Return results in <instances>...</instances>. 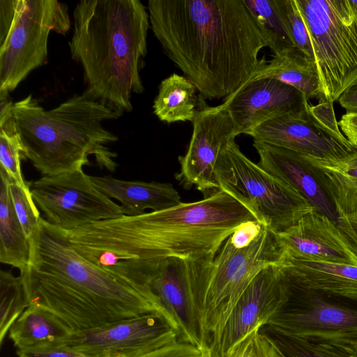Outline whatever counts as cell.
Here are the masks:
<instances>
[{
  "instance_id": "2e32d148",
  "label": "cell",
  "mask_w": 357,
  "mask_h": 357,
  "mask_svg": "<svg viewBox=\"0 0 357 357\" xmlns=\"http://www.w3.org/2000/svg\"><path fill=\"white\" fill-rule=\"evenodd\" d=\"M192 134L176 178L186 188L192 186L206 196L220 189L215 168L218 160L236 137L234 121L223 103L197 110Z\"/></svg>"
},
{
  "instance_id": "4dcf8cb0",
  "label": "cell",
  "mask_w": 357,
  "mask_h": 357,
  "mask_svg": "<svg viewBox=\"0 0 357 357\" xmlns=\"http://www.w3.org/2000/svg\"><path fill=\"white\" fill-rule=\"evenodd\" d=\"M274 3L294 46L314 60L308 31L296 0H274Z\"/></svg>"
},
{
  "instance_id": "3957f363",
  "label": "cell",
  "mask_w": 357,
  "mask_h": 357,
  "mask_svg": "<svg viewBox=\"0 0 357 357\" xmlns=\"http://www.w3.org/2000/svg\"><path fill=\"white\" fill-rule=\"evenodd\" d=\"M30 245L29 263L20 275L29 305L53 314L72 333L150 313L167 321L149 285L86 259L72 248L65 230L43 218Z\"/></svg>"
},
{
  "instance_id": "d6a6232c",
  "label": "cell",
  "mask_w": 357,
  "mask_h": 357,
  "mask_svg": "<svg viewBox=\"0 0 357 357\" xmlns=\"http://www.w3.org/2000/svg\"><path fill=\"white\" fill-rule=\"evenodd\" d=\"M223 357L281 356L258 329L236 344Z\"/></svg>"
},
{
  "instance_id": "7c38bea8",
  "label": "cell",
  "mask_w": 357,
  "mask_h": 357,
  "mask_svg": "<svg viewBox=\"0 0 357 357\" xmlns=\"http://www.w3.org/2000/svg\"><path fill=\"white\" fill-rule=\"evenodd\" d=\"M30 190L45 220L63 230L124 215L121 206L98 190L83 169L43 176L30 183Z\"/></svg>"
},
{
  "instance_id": "8fae6325",
  "label": "cell",
  "mask_w": 357,
  "mask_h": 357,
  "mask_svg": "<svg viewBox=\"0 0 357 357\" xmlns=\"http://www.w3.org/2000/svg\"><path fill=\"white\" fill-rule=\"evenodd\" d=\"M333 103L310 104L303 109L268 120L250 134L254 141L297 153L319 162L342 160L357 151L340 132Z\"/></svg>"
},
{
  "instance_id": "7a4b0ae2",
  "label": "cell",
  "mask_w": 357,
  "mask_h": 357,
  "mask_svg": "<svg viewBox=\"0 0 357 357\" xmlns=\"http://www.w3.org/2000/svg\"><path fill=\"white\" fill-rule=\"evenodd\" d=\"M147 9L165 53L206 98L236 90L268 47L244 0H149Z\"/></svg>"
},
{
  "instance_id": "44dd1931",
  "label": "cell",
  "mask_w": 357,
  "mask_h": 357,
  "mask_svg": "<svg viewBox=\"0 0 357 357\" xmlns=\"http://www.w3.org/2000/svg\"><path fill=\"white\" fill-rule=\"evenodd\" d=\"M261 78H273L292 86L307 101L321 100V85L316 62L295 47L273 56L268 61L260 59L257 68L244 82Z\"/></svg>"
},
{
  "instance_id": "ac0fdd59",
  "label": "cell",
  "mask_w": 357,
  "mask_h": 357,
  "mask_svg": "<svg viewBox=\"0 0 357 357\" xmlns=\"http://www.w3.org/2000/svg\"><path fill=\"white\" fill-rule=\"evenodd\" d=\"M278 235L286 257L357 266V248L338 226L315 209Z\"/></svg>"
},
{
  "instance_id": "8992f818",
  "label": "cell",
  "mask_w": 357,
  "mask_h": 357,
  "mask_svg": "<svg viewBox=\"0 0 357 357\" xmlns=\"http://www.w3.org/2000/svg\"><path fill=\"white\" fill-rule=\"evenodd\" d=\"M285 258L278 234L257 220L242 224L228 237L211 262L198 307L206 347L257 274Z\"/></svg>"
},
{
  "instance_id": "52a82bcc",
  "label": "cell",
  "mask_w": 357,
  "mask_h": 357,
  "mask_svg": "<svg viewBox=\"0 0 357 357\" xmlns=\"http://www.w3.org/2000/svg\"><path fill=\"white\" fill-rule=\"evenodd\" d=\"M68 6L56 0L0 1V91H13L45 64L50 31L65 34Z\"/></svg>"
},
{
  "instance_id": "603a6c76",
  "label": "cell",
  "mask_w": 357,
  "mask_h": 357,
  "mask_svg": "<svg viewBox=\"0 0 357 357\" xmlns=\"http://www.w3.org/2000/svg\"><path fill=\"white\" fill-rule=\"evenodd\" d=\"M0 261L22 273L29 263L30 240L15 212L9 192V178L0 169Z\"/></svg>"
},
{
  "instance_id": "e575fe53",
  "label": "cell",
  "mask_w": 357,
  "mask_h": 357,
  "mask_svg": "<svg viewBox=\"0 0 357 357\" xmlns=\"http://www.w3.org/2000/svg\"><path fill=\"white\" fill-rule=\"evenodd\" d=\"M17 354L18 357H86L61 342L17 349Z\"/></svg>"
},
{
  "instance_id": "1f68e13d",
  "label": "cell",
  "mask_w": 357,
  "mask_h": 357,
  "mask_svg": "<svg viewBox=\"0 0 357 357\" xmlns=\"http://www.w3.org/2000/svg\"><path fill=\"white\" fill-rule=\"evenodd\" d=\"M9 181L10 196L15 212L26 236L30 240L39 225L41 218L40 213L33 199L30 188L24 189L10 178Z\"/></svg>"
},
{
  "instance_id": "4fadbf2b",
  "label": "cell",
  "mask_w": 357,
  "mask_h": 357,
  "mask_svg": "<svg viewBox=\"0 0 357 357\" xmlns=\"http://www.w3.org/2000/svg\"><path fill=\"white\" fill-rule=\"evenodd\" d=\"M214 257L168 258L154 269L150 286L178 340L207 347L197 313L203 286Z\"/></svg>"
},
{
  "instance_id": "836d02e7",
  "label": "cell",
  "mask_w": 357,
  "mask_h": 357,
  "mask_svg": "<svg viewBox=\"0 0 357 357\" xmlns=\"http://www.w3.org/2000/svg\"><path fill=\"white\" fill-rule=\"evenodd\" d=\"M208 355L207 347L201 348L176 340L137 357H207Z\"/></svg>"
},
{
  "instance_id": "9c48e42d",
  "label": "cell",
  "mask_w": 357,
  "mask_h": 357,
  "mask_svg": "<svg viewBox=\"0 0 357 357\" xmlns=\"http://www.w3.org/2000/svg\"><path fill=\"white\" fill-rule=\"evenodd\" d=\"M220 188L244 204L257 220L276 234L294 226L314 208L287 182L246 157L233 141L215 168Z\"/></svg>"
},
{
  "instance_id": "d590c367",
  "label": "cell",
  "mask_w": 357,
  "mask_h": 357,
  "mask_svg": "<svg viewBox=\"0 0 357 357\" xmlns=\"http://www.w3.org/2000/svg\"><path fill=\"white\" fill-rule=\"evenodd\" d=\"M340 229L357 248V208L340 218Z\"/></svg>"
},
{
  "instance_id": "f546056e",
  "label": "cell",
  "mask_w": 357,
  "mask_h": 357,
  "mask_svg": "<svg viewBox=\"0 0 357 357\" xmlns=\"http://www.w3.org/2000/svg\"><path fill=\"white\" fill-rule=\"evenodd\" d=\"M0 344L29 303L20 276L0 271Z\"/></svg>"
},
{
  "instance_id": "9a60e30c",
  "label": "cell",
  "mask_w": 357,
  "mask_h": 357,
  "mask_svg": "<svg viewBox=\"0 0 357 357\" xmlns=\"http://www.w3.org/2000/svg\"><path fill=\"white\" fill-rule=\"evenodd\" d=\"M282 264L262 269L243 291L221 328L208 343L211 357H223L253 331L268 324L285 298Z\"/></svg>"
},
{
  "instance_id": "5b68a950",
  "label": "cell",
  "mask_w": 357,
  "mask_h": 357,
  "mask_svg": "<svg viewBox=\"0 0 357 357\" xmlns=\"http://www.w3.org/2000/svg\"><path fill=\"white\" fill-rule=\"evenodd\" d=\"M13 114L24 156L43 176L83 169L89 155L100 168L114 172L119 138L103 126L123 114L85 91L47 110L32 95L14 102Z\"/></svg>"
},
{
  "instance_id": "f35d334b",
  "label": "cell",
  "mask_w": 357,
  "mask_h": 357,
  "mask_svg": "<svg viewBox=\"0 0 357 357\" xmlns=\"http://www.w3.org/2000/svg\"><path fill=\"white\" fill-rule=\"evenodd\" d=\"M207 357H211V356H210V355H209V354H208V356H207Z\"/></svg>"
},
{
  "instance_id": "7402d4cb",
  "label": "cell",
  "mask_w": 357,
  "mask_h": 357,
  "mask_svg": "<svg viewBox=\"0 0 357 357\" xmlns=\"http://www.w3.org/2000/svg\"><path fill=\"white\" fill-rule=\"evenodd\" d=\"M289 280L328 293L357 297V266L286 257L281 266Z\"/></svg>"
},
{
  "instance_id": "277c9868",
  "label": "cell",
  "mask_w": 357,
  "mask_h": 357,
  "mask_svg": "<svg viewBox=\"0 0 357 357\" xmlns=\"http://www.w3.org/2000/svg\"><path fill=\"white\" fill-rule=\"evenodd\" d=\"M149 27L139 0H82L74 8L68 46L83 70L85 91L122 114L132 110V93L144 90L140 72Z\"/></svg>"
},
{
  "instance_id": "8d00e7d4",
  "label": "cell",
  "mask_w": 357,
  "mask_h": 357,
  "mask_svg": "<svg viewBox=\"0 0 357 357\" xmlns=\"http://www.w3.org/2000/svg\"><path fill=\"white\" fill-rule=\"evenodd\" d=\"M339 126L349 143L357 148V114H345Z\"/></svg>"
},
{
  "instance_id": "d4e9b609",
  "label": "cell",
  "mask_w": 357,
  "mask_h": 357,
  "mask_svg": "<svg viewBox=\"0 0 357 357\" xmlns=\"http://www.w3.org/2000/svg\"><path fill=\"white\" fill-rule=\"evenodd\" d=\"M8 333L17 349L60 343L72 334L53 314L31 305L14 322Z\"/></svg>"
},
{
  "instance_id": "30bf717a",
  "label": "cell",
  "mask_w": 357,
  "mask_h": 357,
  "mask_svg": "<svg viewBox=\"0 0 357 357\" xmlns=\"http://www.w3.org/2000/svg\"><path fill=\"white\" fill-rule=\"evenodd\" d=\"M283 276L285 298L267 324L357 354V297L315 289Z\"/></svg>"
},
{
  "instance_id": "f1b7e54d",
  "label": "cell",
  "mask_w": 357,
  "mask_h": 357,
  "mask_svg": "<svg viewBox=\"0 0 357 357\" xmlns=\"http://www.w3.org/2000/svg\"><path fill=\"white\" fill-rule=\"evenodd\" d=\"M257 24L266 36L273 56L294 47L277 12L274 0H244Z\"/></svg>"
},
{
  "instance_id": "d6986e66",
  "label": "cell",
  "mask_w": 357,
  "mask_h": 357,
  "mask_svg": "<svg viewBox=\"0 0 357 357\" xmlns=\"http://www.w3.org/2000/svg\"><path fill=\"white\" fill-rule=\"evenodd\" d=\"M253 146L263 169L294 187L315 210L340 228L334 204L307 158L262 142L254 141Z\"/></svg>"
},
{
  "instance_id": "5bb4252c",
  "label": "cell",
  "mask_w": 357,
  "mask_h": 357,
  "mask_svg": "<svg viewBox=\"0 0 357 357\" xmlns=\"http://www.w3.org/2000/svg\"><path fill=\"white\" fill-rule=\"evenodd\" d=\"M176 340L167 321L150 313L73 333L61 343L86 357H137Z\"/></svg>"
},
{
  "instance_id": "e0dca14e",
  "label": "cell",
  "mask_w": 357,
  "mask_h": 357,
  "mask_svg": "<svg viewBox=\"0 0 357 357\" xmlns=\"http://www.w3.org/2000/svg\"><path fill=\"white\" fill-rule=\"evenodd\" d=\"M223 104L234 121L236 136L249 135L262 123L299 112L309 105L298 89L273 78L243 82Z\"/></svg>"
},
{
  "instance_id": "6da1fadb",
  "label": "cell",
  "mask_w": 357,
  "mask_h": 357,
  "mask_svg": "<svg viewBox=\"0 0 357 357\" xmlns=\"http://www.w3.org/2000/svg\"><path fill=\"white\" fill-rule=\"evenodd\" d=\"M252 220H257L250 208L220 188L199 201L123 215L66 233L74 250L86 259L150 286L152 273L162 261L215 257L228 237Z\"/></svg>"
},
{
  "instance_id": "74e56055",
  "label": "cell",
  "mask_w": 357,
  "mask_h": 357,
  "mask_svg": "<svg viewBox=\"0 0 357 357\" xmlns=\"http://www.w3.org/2000/svg\"><path fill=\"white\" fill-rule=\"evenodd\" d=\"M338 100L346 114H357V81L342 93Z\"/></svg>"
},
{
  "instance_id": "83f0119b",
  "label": "cell",
  "mask_w": 357,
  "mask_h": 357,
  "mask_svg": "<svg viewBox=\"0 0 357 357\" xmlns=\"http://www.w3.org/2000/svg\"><path fill=\"white\" fill-rule=\"evenodd\" d=\"M259 332L281 357H357L337 346L291 335L266 324Z\"/></svg>"
},
{
  "instance_id": "ba28073f",
  "label": "cell",
  "mask_w": 357,
  "mask_h": 357,
  "mask_svg": "<svg viewBox=\"0 0 357 357\" xmlns=\"http://www.w3.org/2000/svg\"><path fill=\"white\" fill-rule=\"evenodd\" d=\"M296 1L320 77L319 101L333 102L357 81V1Z\"/></svg>"
},
{
  "instance_id": "cb8c5ba5",
  "label": "cell",
  "mask_w": 357,
  "mask_h": 357,
  "mask_svg": "<svg viewBox=\"0 0 357 357\" xmlns=\"http://www.w3.org/2000/svg\"><path fill=\"white\" fill-rule=\"evenodd\" d=\"M307 159L330 195L339 218L356 208L357 151L340 161Z\"/></svg>"
},
{
  "instance_id": "4316f807",
  "label": "cell",
  "mask_w": 357,
  "mask_h": 357,
  "mask_svg": "<svg viewBox=\"0 0 357 357\" xmlns=\"http://www.w3.org/2000/svg\"><path fill=\"white\" fill-rule=\"evenodd\" d=\"M8 91H0V169L24 189L30 188L24 178L21 158L24 149L13 114V102Z\"/></svg>"
},
{
  "instance_id": "ffe728a7",
  "label": "cell",
  "mask_w": 357,
  "mask_h": 357,
  "mask_svg": "<svg viewBox=\"0 0 357 357\" xmlns=\"http://www.w3.org/2000/svg\"><path fill=\"white\" fill-rule=\"evenodd\" d=\"M90 178L102 193L121 203L126 215H141L146 209L158 211L181 203V196L171 183L126 181L109 176H90Z\"/></svg>"
},
{
  "instance_id": "484cf974",
  "label": "cell",
  "mask_w": 357,
  "mask_h": 357,
  "mask_svg": "<svg viewBox=\"0 0 357 357\" xmlns=\"http://www.w3.org/2000/svg\"><path fill=\"white\" fill-rule=\"evenodd\" d=\"M197 91L187 77L176 73L164 79L153 105L154 114L167 123L192 122L197 112Z\"/></svg>"
}]
</instances>
